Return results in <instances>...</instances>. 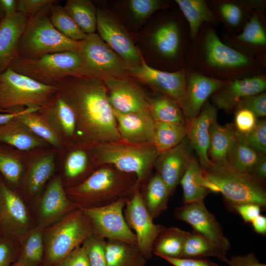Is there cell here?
Returning a JSON list of instances; mask_svg holds the SVG:
<instances>
[{"mask_svg":"<svg viewBox=\"0 0 266 266\" xmlns=\"http://www.w3.org/2000/svg\"><path fill=\"white\" fill-rule=\"evenodd\" d=\"M234 116V128L241 133L251 131L255 126L258 119L256 115L251 111L239 108L235 110Z\"/></svg>","mask_w":266,"mask_h":266,"instance_id":"f5cc1de1","label":"cell"},{"mask_svg":"<svg viewBox=\"0 0 266 266\" xmlns=\"http://www.w3.org/2000/svg\"><path fill=\"white\" fill-rule=\"evenodd\" d=\"M63 7L84 33H95L97 8L91 0H67Z\"/></svg>","mask_w":266,"mask_h":266,"instance_id":"60d3db41","label":"cell"},{"mask_svg":"<svg viewBox=\"0 0 266 266\" xmlns=\"http://www.w3.org/2000/svg\"><path fill=\"white\" fill-rule=\"evenodd\" d=\"M128 74L135 77L158 92L175 101L180 105L187 88V70L169 72L149 66L142 57L138 65L127 67Z\"/></svg>","mask_w":266,"mask_h":266,"instance_id":"9a60e30c","label":"cell"},{"mask_svg":"<svg viewBox=\"0 0 266 266\" xmlns=\"http://www.w3.org/2000/svg\"><path fill=\"white\" fill-rule=\"evenodd\" d=\"M236 139L262 155L266 153V121L258 120L254 128L249 132L241 133L236 131Z\"/></svg>","mask_w":266,"mask_h":266,"instance_id":"7dc6e473","label":"cell"},{"mask_svg":"<svg viewBox=\"0 0 266 266\" xmlns=\"http://www.w3.org/2000/svg\"><path fill=\"white\" fill-rule=\"evenodd\" d=\"M86 146L95 169L110 165L121 171L134 174L136 181L133 191L148 176L159 154L153 144H134L122 139Z\"/></svg>","mask_w":266,"mask_h":266,"instance_id":"277c9868","label":"cell"},{"mask_svg":"<svg viewBox=\"0 0 266 266\" xmlns=\"http://www.w3.org/2000/svg\"><path fill=\"white\" fill-rule=\"evenodd\" d=\"M217 119L216 107L208 100L199 115L188 122L186 136L193 149L197 153L201 168L212 164L208 157L210 130Z\"/></svg>","mask_w":266,"mask_h":266,"instance_id":"cb8c5ba5","label":"cell"},{"mask_svg":"<svg viewBox=\"0 0 266 266\" xmlns=\"http://www.w3.org/2000/svg\"><path fill=\"white\" fill-rule=\"evenodd\" d=\"M113 111L122 140L134 144H153L155 122L149 110L130 113Z\"/></svg>","mask_w":266,"mask_h":266,"instance_id":"d4e9b609","label":"cell"},{"mask_svg":"<svg viewBox=\"0 0 266 266\" xmlns=\"http://www.w3.org/2000/svg\"><path fill=\"white\" fill-rule=\"evenodd\" d=\"M21 111L12 113H0V125L4 124L11 120L16 117Z\"/></svg>","mask_w":266,"mask_h":266,"instance_id":"be15d7a7","label":"cell"},{"mask_svg":"<svg viewBox=\"0 0 266 266\" xmlns=\"http://www.w3.org/2000/svg\"><path fill=\"white\" fill-rule=\"evenodd\" d=\"M77 206L67 197L60 174L54 176L39 198L37 226L45 229L62 219Z\"/></svg>","mask_w":266,"mask_h":266,"instance_id":"e0dca14e","label":"cell"},{"mask_svg":"<svg viewBox=\"0 0 266 266\" xmlns=\"http://www.w3.org/2000/svg\"><path fill=\"white\" fill-rule=\"evenodd\" d=\"M93 233L90 221L78 207L62 219L43 229L44 255L42 266H56Z\"/></svg>","mask_w":266,"mask_h":266,"instance_id":"52a82bcc","label":"cell"},{"mask_svg":"<svg viewBox=\"0 0 266 266\" xmlns=\"http://www.w3.org/2000/svg\"><path fill=\"white\" fill-rule=\"evenodd\" d=\"M136 181L134 174L103 165L95 169L81 183L67 187L65 190L77 206L99 207L125 198L133 192Z\"/></svg>","mask_w":266,"mask_h":266,"instance_id":"3957f363","label":"cell"},{"mask_svg":"<svg viewBox=\"0 0 266 266\" xmlns=\"http://www.w3.org/2000/svg\"><path fill=\"white\" fill-rule=\"evenodd\" d=\"M78 42L77 51L82 61V76L101 80L127 77L126 64L98 34H86Z\"/></svg>","mask_w":266,"mask_h":266,"instance_id":"30bf717a","label":"cell"},{"mask_svg":"<svg viewBox=\"0 0 266 266\" xmlns=\"http://www.w3.org/2000/svg\"><path fill=\"white\" fill-rule=\"evenodd\" d=\"M54 2L42 8L27 20L20 39L17 55L28 59L68 51H77L78 41L71 40L58 32L49 18V10Z\"/></svg>","mask_w":266,"mask_h":266,"instance_id":"8992f818","label":"cell"},{"mask_svg":"<svg viewBox=\"0 0 266 266\" xmlns=\"http://www.w3.org/2000/svg\"><path fill=\"white\" fill-rule=\"evenodd\" d=\"M243 108L252 112L257 118L266 116V93H263L246 97L238 102L235 110Z\"/></svg>","mask_w":266,"mask_h":266,"instance_id":"f907efd6","label":"cell"},{"mask_svg":"<svg viewBox=\"0 0 266 266\" xmlns=\"http://www.w3.org/2000/svg\"><path fill=\"white\" fill-rule=\"evenodd\" d=\"M262 155L236 139L229 154L227 162L234 169L250 174Z\"/></svg>","mask_w":266,"mask_h":266,"instance_id":"bcb514c9","label":"cell"},{"mask_svg":"<svg viewBox=\"0 0 266 266\" xmlns=\"http://www.w3.org/2000/svg\"><path fill=\"white\" fill-rule=\"evenodd\" d=\"M127 6L134 20L141 23L158 10L165 8L166 4L161 0H130Z\"/></svg>","mask_w":266,"mask_h":266,"instance_id":"c3c4849f","label":"cell"},{"mask_svg":"<svg viewBox=\"0 0 266 266\" xmlns=\"http://www.w3.org/2000/svg\"><path fill=\"white\" fill-rule=\"evenodd\" d=\"M207 2L219 21L231 33L242 30L251 15L252 10L244 1L225 0Z\"/></svg>","mask_w":266,"mask_h":266,"instance_id":"1f68e13d","label":"cell"},{"mask_svg":"<svg viewBox=\"0 0 266 266\" xmlns=\"http://www.w3.org/2000/svg\"><path fill=\"white\" fill-rule=\"evenodd\" d=\"M236 140V130L233 124L221 125L215 122L210 130L208 157L214 164L228 163L230 151Z\"/></svg>","mask_w":266,"mask_h":266,"instance_id":"e575fe53","label":"cell"},{"mask_svg":"<svg viewBox=\"0 0 266 266\" xmlns=\"http://www.w3.org/2000/svg\"><path fill=\"white\" fill-rule=\"evenodd\" d=\"M229 266H266L259 262L255 254L252 252L244 255H233L229 259Z\"/></svg>","mask_w":266,"mask_h":266,"instance_id":"6f0895ef","label":"cell"},{"mask_svg":"<svg viewBox=\"0 0 266 266\" xmlns=\"http://www.w3.org/2000/svg\"><path fill=\"white\" fill-rule=\"evenodd\" d=\"M62 160L63 172L68 180H74L95 169L88 147L81 144L66 146L57 151Z\"/></svg>","mask_w":266,"mask_h":266,"instance_id":"d6a6232c","label":"cell"},{"mask_svg":"<svg viewBox=\"0 0 266 266\" xmlns=\"http://www.w3.org/2000/svg\"><path fill=\"white\" fill-rule=\"evenodd\" d=\"M40 149L24 151L0 143V173L8 186L20 184L29 162Z\"/></svg>","mask_w":266,"mask_h":266,"instance_id":"83f0119b","label":"cell"},{"mask_svg":"<svg viewBox=\"0 0 266 266\" xmlns=\"http://www.w3.org/2000/svg\"><path fill=\"white\" fill-rule=\"evenodd\" d=\"M54 0H17V12L21 14L28 20Z\"/></svg>","mask_w":266,"mask_h":266,"instance_id":"db71d44e","label":"cell"},{"mask_svg":"<svg viewBox=\"0 0 266 266\" xmlns=\"http://www.w3.org/2000/svg\"><path fill=\"white\" fill-rule=\"evenodd\" d=\"M193 43L188 52L190 65L192 70L208 77L230 81L257 75L265 66L264 59L224 43L211 26L200 31Z\"/></svg>","mask_w":266,"mask_h":266,"instance_id":"7a4b0ae2","label":"cell"},{"mask_svg":"<svg viewBox=\"0 0 266 266\" xmlns=\"http://www.w3.org/2000/svg\"><path fill=\"white\" fill-rule=\"evenodd\" d=\"M239 34L233 35L231 41L237 49L253 55L264 51L266 47V32L260 14L252 11Z\"/></svg>","mask_w":266,"mask_h":266,"instance_id":"f546056e","label":"cell"},{"mask_svg":"<svg viewBox=\"0 0 266 266\" xmlns=\"http://www.w3.org/2000/svg\"><path fill=\"white\" fill-rule=\"evenodd\" d=\"M97 18L98 34L123 60L127 66L139 64L143 57L116 16L109 10L99 8Z\"/></svg>","mask_w":266,"mask_h":266,"instance_id":"5bb4252c","label":"cell"},{"mask_svg":"<svg viewBox=\"0 0 266 266\" xmlns=\"http://www.w3.org/2000/svg\"><path fill=\"white\" fill-rule=\"evenodd\" d=\"M57 150L41 148L29 162L22 180L21 186L29 198L37 196L56 170Z\"/></svg>","mask_w":266,"mask_h":266,"instance_id":"603a6c76","label":"cell"},{"mask_svg":"<svg viewBox=\"0 0 266 266\" xmlns=\"http://www.w3.org/2000/svg\"><path fill=\"white\" fill-rule=\"evenodd\" d=\"M187 136L178 145L160 153L154 164L158 173L172 195L192 157Z\"/></svg>","mask_w":266,"mask_h":266,"instance_id":"44dd1931","label":"cell"},{"mask_svg":"<svg viewBox=\"0 0 266 266\" xmlns=\"http://www.w3.org/2000/svg\"><path fill=\"white\" fill-rule=\"evenodd\" d=\"M183 192V203L204 201L210 193V182L203 175L198 160L191 158L180 181Z\"/></svg>","mask_w":266,"mask_h":266,"instance_id":"836d02e7","label":"cell"},{"mask_svg":"<svg viewBox=\"0 0 266 266\" xmlns=\"http://www.w3.org/2000/svg\"><path fill=\"white\" fill-rule=\"evenodd\" d=\"M209 257L228 263L229 259L222 251L195 231L189 232L184 242L180 258L199 259Z\"/></svg>","mask_w":266,"mask_h":266,"instance_id":"ab89813d","label":"cell"},{"mask_svg":"<svg viewBox=\"0 0 266 266\" xmlns=\"http://www.w3.org/2000/svg\"><path fill=\"white\" fill-rule=\"evenodd\" d=\"M169 189L158 173L152 177L143 196L145 206L153 219L158 217L167 208Z\"/></svg>","mask_w":266,"mask_h":266,"instance_id":"7bdbcfd3","label":"cell"},{"mask_svg":"<svg viewBox=\"0 0 266 266\" xmlns=\"http://www.w3.org/2000/svg\"><path fill=\"white\" fill-rule=\"evenodd\" d=\"M107 266H145L147 259L136 245L118 240L105 241Z\"/></svg>","mask_w":266,"mask_h":266,"instance_id":"d590c367","label":"cell"},{"mask_svg":"<svg viewBox=\"0 0 266 266\" xmlns=\"http://www.w3.org/2000/svg\"><path fill=\"white\" fill-rule=\"evenodd\" d=\"M11 266H20V265H17L15 263H13Z\"/></svg>","mask_w":266,"mask_h":266,"instance_id":"e7e4bbea","label":"cell"},{"mask_svg":"<svg viewBox=\"0 0 266 266\" xmlns=\"http://www.w3.org/2000/svg\"><path fill=\"white\" fill-rule=\"evenodd\" d=\"M37 112L50 124L67 146L76 144L77 122L74 112L58 91Z\"/></svg>","mask_w":266,"mask_h":266,"instance_id":"7402d4cb","label":"cell"},{"mask_svg":"<svg viewBox=\"0 0 266 266\" xmlns=\"http://www.w3.org/2000/svg\"><path fill=\"white\" fill-rule=\"evenodd\" d=\"M0 234V266H11L16 260L20 244Z\"/></svg>","mask_w":266,"mask_h":266,"instance_id":"816d5d0a","label":"cell"},{"mask_svg":"<svg viewBox=\"0 0 266 266\" xmlns=\"http://www.w3.org/2000/svg\"><path fill=\"white\" fill-rule=\"evenodd\" d=\"M17 0H0V20L17 12Z\"/></svg>","mask_w":266,"mask_h":266,"instance_id":"91938a15","label":"cell"},{"mask_svg":"<svg viewBox=\"0 0 266 266\" xmlns=\"http://www.w3.org/2000/svg\"><path fill=\"white\" fill-rule=\"evenodd\" d=\"M27 23V19L18 12L0 20V73L9 67L17 55L19 40Z\"/></svg>","mask_w":266,"mask_h":266,"instance_id":"4316f807","label":"cell"},{"mask_svg":"<svg viewBox=\"0 0 266 266\" xmlns=\"http://www.w3.org/2000/svg\"><path fill=\"white\" fill-rule=\"evenodd\" d=\"M175 2L188 22L189 36L192 42L205 23L213 25L220 22L205 0H175Z\"/></svg>","mask_w":266,"mask_h":266,"instance_id":"4dcf8cb0","label":"cell"},{"mask_svg":"<svg viewBox=\"0 0 266 266\" xmlns=\"http://www.w3.org/2000/svg\"><path fill=\"white\" fill-rule=\"evenodd\" d=\"M44 255L43 229L33 227L20 244L14 263L20 266H42Z\"/></svg>","mask_w":266,"mask_h":266,"instance_id":"74e56055","label":"cell"},{"mask_svg":"<svg viewBox=\"0 0 266 266\" xmlns=\"http://www.w3.org/2000/svg\"><path fill=\"white\" fill-rule=\"evenodd\" d=\"M58 91L8 68L0 73V112L12 113L26 108L39 110Z\"/></svg>","mask_w":266,"mask_h":266,"instance_id":"ba28073f","label":"cell"},{"mask_svg":"<svg viewBox=\"0 0 266 266\" xmlns=\"http://www.w3.org/2000/svg\"><path fill=\"white\" fill-rule=\"evenodd\" d=\"M254 230L258 234H266V217L261 214L254 219L251 222Z\"/></svg>","mask_w":266,"mask_h":266,"instance_id":"6125c7cd","label":"cell"},{"mask_svg":"<svg viewBox=\"0 0 266 266\" xmlns=\"http://www.w3.org/2000/svg\"><path fill=\"white\" fill-rule=\"evenodd\" d=\"M250 174L261 180L265 181L266 178V157L265 155L262 156Z\"/></svg>","mask_w":266,"mask_h":266,"instance_id":"94428289","label":"cell"},{"mask_svg":"<svg viewBox=\"0 0 266 266\" xmlns=\"http://www.w3.org/2000/svg\"><path fill=\"white\" fill-rule=\"evenodd\" d=\"M266 89V76L257 74L227 81L212 95L211 99L216 108L230 112L235 109L242 98L263 93Z\"/></svg>","mask_w":266,"mask_h":266,"instance_id":"ffe728a7","label":"cell"},{"mask_svg":"<svg viewBox=\"0 0 266 266\" xmlns=\"http://www.w3.org/2000/svg\"><path fill=\"white\" fill-rule=\"evenodd\" d=\"M132 193L130 199L126 198L124 215L128 226L136 236L137 247L148 260L152 257L154 243L165 227L153 222L139 189Z\"/></svg>","mask_w":266,"mask_h":266,"instance_id":"4fadbf2b","label":"cell"},{"mask_svg":"<svg viewBox=\"0 0 266 266\" xmlns=\"http://www.w3.org/2000/svg\"><path fill=\"white\" fill-rule=\"evenodd\" d=\"M173 266H219L217 264L204 258H174L159 256Z\"/></svg>","mask_w":266,"mask_h":266,"instance_id":"9f6ffc18","label":"cell"},{"mask_svg":"<svg viewBox=\"0 0 266 266\" xmlns=\"http://www.w3.org/2000/svg\"><path fill=\"white\" fill-rule=\"evenodd\" d=\"M174 216L193 228L200 234L227 254L231 243L223 233L221 225L206 207L204 201L183 203L175 209Z\"/></svg>","mask_w":266,"mask_h":266,"instance_id":"2e32d148","label":"cell"},{"mask_svg":"<svg viewBox=\"0 0 266 266\" xmlns=\"http://www.w3.org/2000/svg\"><path fill=\"white\" fill-rule=\"evenodd\" d=\"M186 70L187 88L180 107L187 123L199 115L208 98L227 81L208 77L189 68Z\"/></svg>","mask_w":266,"mask_h":266,"instance_id":"d6986e66","label":"cell"},{"mask_svg":"<svg viewBox=\"0 0 266 266\" xmlns=\"http://www.w3.org/2000/svg\"><path fill=\"white\" fill-rule=\"evenodd\" d=\"M105 239L93 233L82 244L86 251L91 266H107Z\"/></svg>","mask_w":266,"mask_h":266,"instance_id":"681fc988","label":"cell"},{"mask_svg":"<svg viewBox=\"0 0 266 266\" xmlns=\"http://www.w3.org/2000/svg\"><path fill=\"white\" fill-rule=\"evenodd\" d=\"M33 228L21 198L0 175V233L19 244Z\"/></svg>","mask_w":266,"mask_h":266,"instance_id":"7c38bea8","label":"cell"},{"mask_svg":"<svg viewBox=\"0 0 266 266\" xmlns=\"http://www.w3.org/2000/svg\"><path fill=\"white\" fill-rule=\"evenodd\" d=\"M38 110L35 108H26L17 117L30 131L46 141L52 148L59 151L66 147L49 122Z\"/></svg>","mask_w":266,"mask_h":266,"instance_id":"8d00e7d4","label":"cell"},{"mask_svg":"<svg viewBox=\"0 0 266 266\" xmlns=\"http://www.w3.org/2000/svg\"><path fill=\"white\" fill-rule=\"evenodd\" d=\"M82 58L77 51L48 54L28 59L17 55L9 67L41 84L56 86L69 76H82Z\"/></svg>","mask_w":266,"mask_h":266,"instance_id":"9c48e42d","label":"cell"},{"mask_svg":"<svg viewBox=\"0 0 266 266\" xmlns=\"http://www.w3.org/2000/svg\"><path fill=\"white\" fill-rule=\"evenodd\" d=\"M109 103L115 111L130 113L149 110L147 96L127 77L103 79Z\"/></svg>","mask_w":266,"mask_h":266,"instance_id":"ac0fdd59","label":"cell"},{"mask_svg":"<svg viewBox=\"0 0 266 266\" xmlns=\"http://www.w3.org/2000/svg\"><path fill=\"white\" fill-rule=\"evenodd\" d=\"M149 112L155 122L187 125L184 113L179 104L163 94L147 96Z\"/></svg>","mask_w":266,"mask_h":266,"instance_id":"f35d334b","label":"cell"},{"mask_svg":"<svg viewBox=\"0 0 266 266\" xmlns=\"http://www.w3.org/2000/svg\"><path fill=\"white\" fill-rule=\"evenodd\" d=\"M56 87L74 112L75 144L91 146L122 139L102 80L69 76L58 82Z\"/></svg>","mask_w":266,"mask_h":266,"instance_id":"6da1fadb","label":"cell"},{"mask_svg":"<svg viewBox=\"0 0 266 266\" xmlns=\"http://www.w3.org/2000/svg\"><path fill=\"white\" fill-rule=\"evenodd\" d=\"M186 135V125L155 122L153 145L160 154L178 145Z\"/></svg>","mask_w":266,"mask_h":266,"instance_id":"ee69618b","label":"cell"},{"mask_svg":"<svg viewBox=\"0 0 266 266\" xmlns=\"http://www.w3.org/2000/svg\"><path fill=\"white\" fill-rule=\"evenodd\" d=\"M126 198L102 206L77 207L90 221L93 233L105 239L118 240L137 245L136 236L128 226L123 212Z\"/></svg>","mask_w":266,"mask_h":266,"instance_id":"8fae6325","label":"cell"},{"mask_svg":"<svg viewBox=\"0 0 266 266\" xmlns=\"http://www.w3.org/2000/svg\"><path fill=\"white\" fill-rule=\"evenodd\" d=\"M17 116L0 125V143L24 151L51 147L30 131Z\"/></svg>","mask_w":266,"mask_h":266,"instance_id":"f1b7e54d","label":"cell"},{"mask_svg":"<svg viewBox=\"0 0 266 266\" xmlns=\"http://www.w3.org/2000/svg\"><path fill=\"white\" fill-rule=\"evenodd\" d=\"M150 40L157 54L168 61L177 60L185 47L181 27L174 20H168L157 25L152 31Z\"/></svg>","mask_w":266,"mask_h":266,"instance_id":"484cf974","label":"cell"},{"mask_svg":"<svg viewBox=\"0 0 266 266\" xmlns=\"http://www.w3.org/2000/svg\"><path fill=\"white\" fill-rule=\"evenodd\" d=\"M188 233L177 227L165 228L154 243L152 253L157 256L180 258Z\"/></svg>","mask_w":266,"mask_h":266,"instance_id":"b9f144b4","label":"cell"},{"mask_svg":"<svg viewBox=\"0 0 266 266\" xmlns=\"http://www.w3.org/2000/svg\"><path fill=\"white\" fill-rule=\"evenodd\" d=\"M0 234H1V233H0Z\"/></svg>","mask_w":266,"mask_h":266,"instance_id":"03108f58","label":"cell"},{"mask_svg":"<svg viewBox=\"0 0 266 266\" xmlns=\"http://www.w3.org/2000/svg\"><path fill=\"white\" fill-rule=\"evenodd\" d=\"M49 18L55 29L66 37L76 41L82 40L86 36L63 6L53 2L50 8Z\"/></svg>","mask_w":266,"mask_h":266,"instance_id":"f6af8a7d","label":"cell"},{"mask_svg":"<svg viewBox=\"0 0 266 266\" xmlns=\"http://www.w3.org/2000/svg\"><path fill=\"white\" fill-rule=\"evenodd\" d=\"M56 266H91L85 249L78 246L67 255Z\"/></svg>","mask_w":266,"mask_h":266,"instance_id":"11a10c76","label":"cell"},{"mask_svg":"<svg viewBox=\"0 0 266 266\" xmlns=\"http://www.w3.org/2000/svg\"><path fill=\"white\" fill-rule=\"evenodd\" d=\"M204 177L216 185L226 201L233 208L246 203H254L261 207L266 205V190L264 181L247 173L236 170L228 163H212L201 168Z\"/></svg>","mask_w":266,"mask_h":266,"instance_id":"5b68a950","label":"cell"},{"mask_svg":"<svg viewBox=\"0 0 266 266\" xmlns=\"http://www.w3.org/2000/svg\"><path fill=\"white\" fill-rule=\"evenodd\" d=\"M246 222H251L261 214V207L254 203H246L235 206L234 209Z\"/></svg>","mask_w":266,"mask_h":266,"instance_id":"680465c9","label":"cell"}]
</instances>
